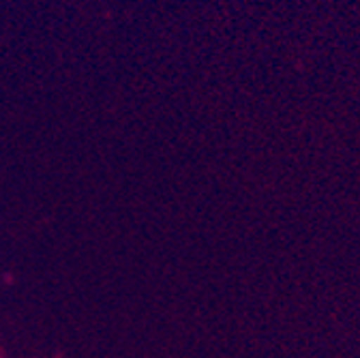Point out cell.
Returning <instances> with one entry per match:
<instances>
[{"label":"cell","mask_w":360,"mask_h":358,"mask_svg":"<svg viewBox=\"0 0 360 358\" xmlns=\"http://www.w3.org/2000/svg\"><path fill=\"white\" fill-rule=\"evenodd\" d=\"M0 358H3V354H0Z\"/></svg>","instance_id":"6da1fadb"}]
</instances>
